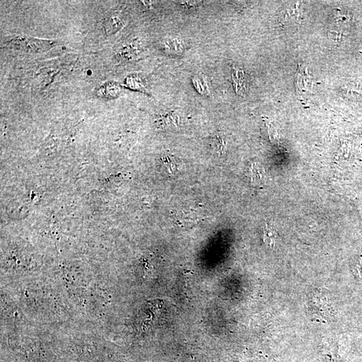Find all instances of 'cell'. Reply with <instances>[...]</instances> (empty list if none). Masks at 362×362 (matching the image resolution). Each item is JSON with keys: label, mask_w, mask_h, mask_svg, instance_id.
Listing matches in <instances>:
<instances>
[{"label": "cell", "mask_w": 362, "mask_h": 362, "mask_svg": "<svg viewBox=\"0 0 362 362\" xmlns=\"http://www.w3.org/2000/svg\"><path fill=\"white\" fill-rule=\"evenodd\" d=\"M139 48L137 45L133 44L125 45L119 52V57L123 60H133L139 55Z\"/></svg>", "instance_id": "obj_7"}, {"label": "cell", "mask_w": 362, "mask_h": 362, "mask_svg": "<svg viewBox=\"0 0 362 362\" xmlns=\"http://www.w3.org/2000/svg\"><path fill=\"white\" fill-rule=\"evenodd\" d=\"M123 25V18L121 14H110L105 19L104 22V29L107 36H112L122 28Z\"/></svg>", "instance_id": "obj_4"}, {"label": "cell", "mask_w": 362, "mask_h": 362, "mask_svg": "<svg viewBox=\"0 0 362 362\" xmlns=\"http://www.w3.org/2000/svg\"><path fill=\"white\" fill-rule=\"evenodd\" d=\"M212 145L216 151L219 154H223L225 150V143L221 135L217 134L213 137Z\"/></svg>", "instance_id": "obj_10"}, {"label": "cell", "mask_w": 362, "mask_h": 362, "mask_svg": "<svg viewBox=\"0 0 362 362\" xmlns=\"http://www.w3.org/2000/svg\"><path fill=\"white\" fill-rule=\"evenodd\" d=\"M121 92V88L118 83L110 82L105 83L98 89V95L101 98L114 99L118 98Z\"/></svg>", "instance_id": "obj_5"}, {"label": "cell", "mask_w": 362, "mask_h": 362, "mask_svg": "<svg viewBox=\"0 0 362 362\" xmlns=\"http://www.w3.org/2000/svg\"><path fill=\"white\" fill-rule=\"evenodd\" d=\"M232 76L236 94L241 96H246L248 91V81L244 70L239 67H234Z\"/></svg>", "instance_id": "obj_3"}, {"label": "cell", "mask_w": 362, "mask_h": 362, "mask_svg": "<svg viewBox=\"0 0 362 362\" xmlns=\"http://www.w3.org/2000/svg\"><path fill=\"white\" fill-rule=\"evenodd\" d=\"M252 174V177L253 178H255V179L258 180L262 177V171H261L260 168H259L258 166H257L255 169L253 170Z\"/></svg>", "instance_id": "obj_12"}, {"label": "cell", "mask_w": 362, "mask_h": 362, "mask_svg": "<svg viewBox=\"0 0 362 362\" xmlns=\"http://www.w3.org/2000/svg\"><path fill=\"white\" fill-rule=\"evenodd\" d=\"M125 85L131 89L144 92L146 85L144 79L139 75H131L125 79Z\"/></svg>", "instance_id": "obj_8"}, {"label": "cell", "mask_w": 362, "mask_h": 362, "mask_svg": "<svg viewBox=\"0 0 362 362\" xmlns=\"http://www.w3.org/2000/svg\"><path fill=\"white\" fill-rule=\"evenodd\" d=\"M192 83L195 90L202 96H209L211 94L208 81L202 75H197L192 78Z\"/></svg>", "instance_id": "obj_6"}, {"label": "cell", "mask_w": 362, "mask_h": 362, "mask_svg": "<svg viewBox=\"0 0 362 362\" xmlns=\"http://www.w3.org/2000/svg\"><path fill=\"white\" fill-rule=\"evenodd\" d=\"M178 2L180 6L189 10L195 9V8H198L201 3V2L195 1H180Z\"/></svg>", "instance_id": "obj_11"}, {"label": "cell", "mask_w": 362, "mask_h": 362, "mask_svg": "<svg viewBox=\"0 0 362 362\" xmlns=\"http://www.w3.org/2000/svg\"><path fill=\"white\" fill-rule=\"evenodd\" d=\"M6 43L12 48L34 54L47 52L56 45L55 41L34 38L25 35L12 37L6 41Z\"/></svg>", "instance_id": "obj_1"}, {"label": "cell", "mask_w": 362, "mask_h": 362, "mask_svg": "<svg viewBox=\"0 0 362 362\" xmlns=\"http://www.w3.org/2000/svg\"><path fill=\"white\" fill-rule=\"evenodd\" d=\"M187 46L186 41L179 37H166L162 42V49L170 55H182L186 51Z\"/></svg>", "instance_id": "obj_2"}, {"label": "cell", "mask_w": 362, "mask_h": 362, "mask_svg": "<svg viewBox=\"0 0 362 362\" xmlns=\"http://www.w3.org/2000/svg\"><path fill=\"white\" fill-rule=\"evenodd\" d=\"M276 238H277V233H276L275 229L270 227V225H266L264 230V236H263L265 244L270 248H274L275 246Z\"/></svg>", "instance_id": "obj_9"}]
</instances>
